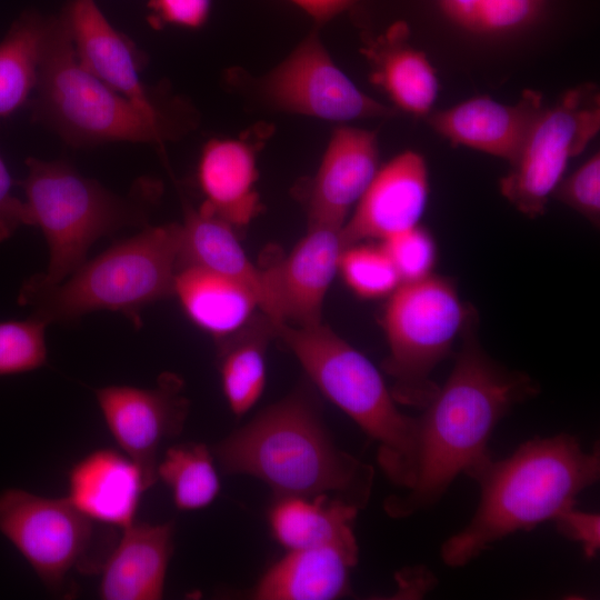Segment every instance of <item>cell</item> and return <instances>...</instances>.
<instances>
[{"mask_svg":"<svg viewBox=\"0 0 600 600\" xmlns=\"http://www.w3.org/2000/svg\"><path fill=\"white\" fill-rule=\"evenodd\" d=\"M341 229L309 224L307 233L281 261L263 269V313L273 323L302 327L321 322L323 302L346 249Z\"/></svg>","mask_w":600,"mask_h":600,"instance_id":"13","label":"cell"},{"mask_svg":"<svg viewBox=\"0 0 600 600\" xmlns=\"http://www.w3.org/2000/svg\"><path fill=\"white\" fill-rule=\"evenodd\" d=\"M559 201L587 218L600 221V156L590 157L573 173L561 180L552 193Z\"/></svg>","mask_w":600,"mask_h":600,"instance_id":"33","label":"cell"},{"mask_svg":"<svg viewBox=\"0 0 600 600\" xmlns=\"http://www.w3.org/2000/svg\"><path fill=\"white\" fill-rule=\"evenodd\" d=\"M558 531L582 544L587 558L599 549V516L571 508L554 519Z\"/></svg>","mask_w":600,"mask_h":600,"instance_id":"36","label":"cell"},{"mask_svg":"<svg viewBox=\"0 0 600 600\" xmlns=\"http://www.w3.org/2000/svg\"><path fill=\"white\" fill-rule=\"evenodd\" d=\"M393 263L401 284L433 274L438 247L429 230L420 224L379 242Z\"/></svg>","mask_w":600,"mask_h":600,"instance_id":"32","label":"cell"},{"mask_svg":"<svg viewBox=\"0 0 600 600\" xmlns=\"http://www.w3.org/2000/svg\"><path fill=\"white\" fill-rule=\"evenodd\" d=\"M477 327L476 312L462 331L447 381L414 417L403 492L383 504L391 518L433 507L459 474L472 479L492 460L488 444L498 423L540 392L530 376L508 369L486 352Z\"/></svg>","mask_w":600,"mask_h":600,"instance_id":"1","label":"cell"},{"mask_svg":"<svg viewBox=\"0 0 600 600\" xmlns=\"http://www.w3.org/2000/svg\"><path fill=\"white\" fill-rule=\"evenodd\" d=\"M49 19L27 12L0 42V118L21 108L36 89Z\"/></svg>","mask_w":600,"mask_h":600,"instance_id":"27","label":"cell"},{"mask_svg":"<svg viewBox=\"0 0 600 600\" xmlns=\"http://www.w3.org/2000/svg\"><path fill=\"white\" fill-rule=\"evenodd\" d=\"M103 524L82 514L68 498H48L11 488L0 493V532L51 590L68 573H99L114 540H101Z\"/></svg>","mask_w":600,"mask_h":600,"instance_id":"9","label":"cell"},{"mask_svg":"<svg viewBox=\"0 0 600 600\" xmlns=\"http://www.w3.org/2000/svg\"><path fill=\"white\" fill-rule=\"evenodd\" d=\"M373 131L340 127L332 133L309 197V224L342 227L378 171Z\"/></svg>","mask_w":600,"mask_h":600,"instance_id":"16","label":"cell"},{"mask_svg":"<svg viewBox=\"0 0 600 600\" xmlns=\"http://www.w3.org/2000/svg\"><path fill=\"white\" fill-rule=\"evenodd\" d=\"M359 510L329 494L276 497L269 524L288 551L331 547L359 552L353 530Z\"/></svg>","mask_w":600,"mask_h":600,"instance_id":"22","label":"cell"},{"mask_svg":"<svg viewBox=\"0 0 600 600\" xmlns=\"http://www.w3.org/2000/svg\"><path fill=\"white\" fill-rule=\"evenodd\" d=\"M30 224L28 206L13 194L10 172L0 156V242L10 238L21 226Z\"/></svg>","mask_w":600,"mask_h":600,"instance_id":"35","label":"cell"},{"mask_svg":"<svg viewBox=\"0 0 600 600\" xmlns=\"http://www.w3.org/2000/svg\"><path fill=\"white\" fill-rule=\"evenodd\" d=\"M157 477L171 491L177 509L208 507L220 491L213 453L203 443H181L167 450L157 464Z\"/></svg>","mask_w":600,"mask_h":600,"instance_id":"28","label":"cell"},{"mask_svg":"<svg viewBox=\"0 0 600 600\" xmlns=\"http://www.w3.org/2000/svg\"><path fill=\"white\" fill-rule=\"evenodd\" d=\"M443 16L478 36H507L533 24L547 0H437Z\"/></svg>","mask_w":600,"mask_h":600,"instance_id":"29","label":"cell"},{"mask_svg":"<svg viewBox=\"0 0 600 600\" xmlns=\"http://www.w3.org/2000/svg\"><path fill=\"white\" fill-rule=\"evenodd\" d=\"M476 313L446 277H430L400 284L389 297L381 314L388 356L384 371L397 403L421 410L439 386L434 369L447 359L454 342Z\"/></svg>","mask_w":600,"mask_h":600,"instance_id":"8","label":"cell"},{"mask_svg":"<svg viewBox=\"0 0 600 600\" xmlns=\"http://www.w3.org/2000/svg\"><path fill=\"white\" fill-rule=\"evenodd\" d=\"M33 118L73 146L167 138L163 117L147 113L79 62L61 14L49 19L42 47Z\"/></svg>","mask_w":600,"mask_h":600,"instance_id":"7","label":"cell"},{"mask_svg":"<svg viewBox=\"0 0 600 600\" xmlns=\"http://www.w3.org/2000/svg\"><path fill=\"white\" fill-rule=\"evenodd\" d=\"M429 198L426 160L407 150L378 169L342 226L344 247L368 240L383 241L419 226Z\"/></svg>","mask_w":600,"mask_h":600,"instance_id":"14","label":"cell"},{"mask_svg":"<svg viewBox=\"0 0 600 600\" xmlns=\"http://www.w3.org/2000/svg\"><path fill=\"white\" fill-rule=\"evenodd\" d=\"M320 409L309 388L300 386L212 453L224 472L252 476L276 497L329 494L362 509L371 497L373 468L333 442Z\"/></svg>","mask_w":600,"mask_h":600,"instance_id":"3","label":"cell"},{"mask_svg":"<svg viewBox=\"0 0 600 600\" xmlns=\"http://www.w3.org/2000/svg\"><path fill=\"white\" fill-rule=\"evenodd\" d=\"M273 326L274 338L292 352L310 382L378 442L379 466L401 488L412 449L414 417L398 409L380 371L322 322Z\"/></svg>","mask_w":600,"mask_h":600,"instance_id":"5","label":"cell"},{"mask_svg":"<svg viewBox=\"0 0 600 600\" xmlns=\"http://www.w3.org/2000/svg\"><path fill=\"white\" fill-rule=\"evenodd\" d=\"M358 554L331 547L288 551L264 572L250 596L256 600H331L347 596Z\"/></svg>","mask_w":600,"mask_h":600,"instance_id":"21","label":"cell"},{"mask_svg":"<svg viewBox=\"0 0 600 600\" xmlns=\"http://www.w3.org/2000/svg\"><path fill=\"white\" fill-rule=\"evenodd\" d=\"M173 552V523L137 522L122 529L101 570L104 600H158Z\"/></svg>","mask_w":600,"mask_h":600,"instance_id":"19","label":"cell"},{"mask_svg":"<svg viewBox=\"0 0 600 600\" xmlns=\"http://www.w3.org/2000/svg\"><path fill=\"white\" fill-rule=\"evenodd\" d=\"M318 21H326L359 0H292Z\"/></svg>","mask_w":600,"mask_h":600,"instance_id":"37","label":"cell"},{"mask_svg":"<svg viewBox=\"0 0 600 600\" xmlns=\"http://www.w3.org/2000/svg\"><path fill=\"white\" fill-rule=\"evenodd\" d=\"M181 230L173 222L146 227L133 237L84 261L68 279L42 286L31 279L19 293V303L50 323H67L98 311H119L140 326V311L173 294L180 270Z\"/></svg>","mask_w":600,"mask_h":600,"instance_id":"4","label":"cell"},{"mask_svg":"<svg viewBox=\"0 0 600 600\" xmlns=\"http://www.w3.org/2000/svg\"><path fill=\"white\" fill-rule=\"evenodd\" d=\"M599 478V444L586 451L569 433L534 437L509 457L492 459L472 478L480 488L478 507L442 543L443 563L464 567L506 537L554 520Z\"/></svg>","mask_w":600,"mask_h":600,"instance_id":"2","label":"cell"},{"mask_svg":"<svg viewBox=\"0 0 600 600\" xmlns=\"http://www.w3.org/2000/svg\"><path fill=\"white\" fill-rule=\"evenodd\" d=\"M198 180L206 198L201 207L236 229L249 224L261 210L257 156L244 140H210L200 156Z\"/></svg>","mask_w":600,"mask_h":600,"instance_id":"20","label":"cell"},{"mask_svg":"<svg viewBox=\"0 0 600 600\" xmlns=\"http://www.w3.org/2000/svg\"><path fill=\"white\" fill-rule=\"evenodd\" d=\"M279 108L328 121L383 118L393 111L362 92L333 62L317 36L304 39L266 80Z\"/></svg>","mask_w":600,"mask_h":600,"instance_id":"11","label":"cell"},{"mask_svg":"<svg viewBox=\"0 0 600 600\" xmlns=\"http://www.w3.org/2000/svg\"><path fill=\"white\" fill-rule=\"evenodd\" d=\"M180 230V269L199 267L247 286L258 297L263 311V269L250 260L233 226L201 206L198 209L186 207Z\"/></svg>","mask_w":600,"mask_h":600,"instance_id":"25","label":"cell"},{"mask_svg":"<svg viewBox=\"0 0 600 600\" xmlns=\"http://www.w3.org/2000/svg\"><path fill=\"white\" fill-rule=\"evenodd\" d=\"M47 326L33 314L0 322V376L33 371L47 363Z\"/></svg>","mask_w":600,"mask_h":600,"instance_id":"31","label":"cell"},{"mask_svg":"<svg viewBox=\"0 0 600 600\" xmlns=\"http://www.w3.org/2000/svg\"><path fill=\"white\" fill-rule=\"evenodd\" d=\"M182 389L181 378L166 372L153 388L108 386L94 391L110 433L151 487L158 480L159 446L182 431L189 412Z\"/></svg>","mask_w":600,"mask_h":600,"instance_id":"12","label":"cell"},{"mask_svg":"<svg viewBox=\"0 0 600 600\" xmlns=\"http://www.w3.org/2000/svg\"><path fill=\"white\" fill-rule=\"evenodd\" d=\"M26 166L24 201L31 224L41 229L49 248L47 271L30 278L36 283H60L86 261L98 239L146 222V204L153 191L147 186L124 198L63 161L29 158Z\"/></svg>","mask_w":600,"mask_h":600,"instance_id":"6","label":"cell"},{"mask_svg":"<svg viewBox=\"0 0 600 600\" xmlns=\"http://www.w3.org/2000/svg\"><path fill=\"white\" fill-rule=\"evenodd\" d=\"M149 21L154 28L176 24L186 28L201 27L210 11V0H150Z\"/></svg>","mask_w":600,"mask_h":600,"instance_id":"34","label":"cell"},{"mask_svg":"<svg viewBox=\"0 0 600 600\" xmlns=\"http://www.w3.org/2000/svg\"><path fill=\"white\" fill-rule=\"evenodd\" d=\"M62 16L82 67L147 113L162 117L140 79L136 50L94 0H73Z\"/></svg>","mask_w":600,"mask_h":600,"instance_id":"18","label":"cell"},{"mask_svg":"<svg viewBox=\"0 0 600 600\" xmlns=\"http://www.w3.org/2000/svg\"><path fill=\"white\" fill-rule=\"evenodd\" d=\"M346 284L362 299L389 297L400 284L398 272L380 243L359 242L347 247L339 271Z\"/></svg>","mask_w":600,"mask_h":600,"instance_id":"30","label":"cell"},{"mask_svg":"<svg viewBox=\"0 0 600 600\" xmlns=\"http://www.w3.org/2000/svg\"><path fill=\"white\" fill-rule=\"evenodd\" d=\"M173 296L187 317L217 342L237 333L262 312L250 288L199 267L178 271Z\"/></svg>","mask_w":600,"mask_h":600,"instance_id":"24","label":"cell"},{"mask_svg":"<svg viewBox=\"0 0 600 600\" xmlns=\"http://www.w3.org/2000/svg\"><path fill=\"white\" fill-rule=\"evenodd\" d=\"M272 338V320L259 312L240 331L218 342L223 394L237 417L248 412L264 390L267 349Z\"/></svg>","mask_w":600,"mask_h":600,"instance_id":"26","label":"cell"},{"mask_svg":"<svg viewBox=\"0 0 600 600\" xmlns=\"http://www.w3.org/2000/svg\"><path fill=\"white\" fill-rule=\"evenodd\" d=\"M150 487L129 456L103 448L72 466L67 498L92 521L122 530L136 521L141 497Z\"/></svg>","mask_w":600,"mask_h":600,"instance_id":"17","label":"cell"},{"mask_svg":"<svg viewBox=\"0 0 600 600\" xmlns=\"http://www.w3.org/2000/svg\"><path fill=\"white\" fill-rule=\"evenodd\" d=\"M543 109L542 94L526 90L512 104L488 96L476 97L429 113L428 122L452 144L482 151L511 164Z\"/></svg>","mask_w":600,"mask_h":600,"instance_id":"15","label":"cell"},{"mask_svg":"<svg viewBox=\"0 0 600 600\" xmlns=\"http://www.w3.org/2000/svg\"><path fill=\"white\" fill-rule=\"evenodd\" d=\"M600 130V94L592 83L566 91L533 123L508 173L501 194L529 218L542 216L563 178L569 161L580 154Z\"/></svg>","mask_w":600,"mask_h":600,"instance_id":"10","label":"cell"},{"mask_svg":"<svg viewBox=\"0 0 600 600\" xmlns=\"http://www.w3.org/2000/svg\"><path fill=\"white\" fill-rule=\"evenodd\" d=\"M406 23H394L372 41L364 53L372 64L371 80L402 111L428 116L438 96L437 73L427 56L407 41Z\"/></svg>","mask_w":600,"mask_h":600,"instance_id":"23","label":"cell"}]
</instances>
